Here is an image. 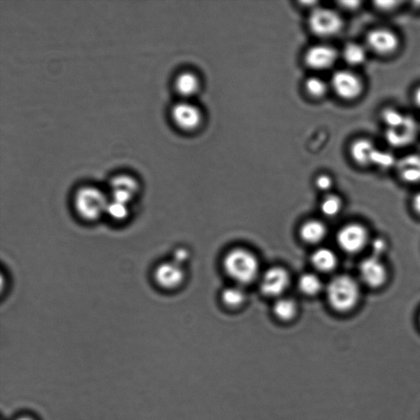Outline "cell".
<instances>
[{"mask_svg": "<svg viewBox=\"0 0 420 420\" xmlns=\"http://www.w3.org/2000/svg\"><path fill=\"white\" fill-rule=\"evenodd\" d=\"M111 199L108 193L93 185L81 186L73 196V208L82 221L95 223L106 216Z\"/></svg>", "mask_w": 420, "mask_h": 420, "instance_id": "1", "label": "cell"}, {"mask_svg": "<svg viewBox=\"0 0 420 420\" xmlns=\"http://www.w3.org/2000/svg\"><path fill=\"white\" fill-rule=\"evenodd\" d=\"M328 302L339 312L353 309L360 300L357 282L348 275H339L331 280L327 289Z\"/></svg>", "mask_w": 420, "mask_h": 420, "instance_id": "2", "label": "cell"}, {"mask_svg": "<svg viewBox=\"0 0 420 420\" xmlns=\"http://www.w3.org/2000/svg\"><path fill=\"white\" fill-rule=\"evenodd\" d=\"M223 266L228 275L243 284L253 282L259 273L257 258L245 249H234L228 252Z\"/></svg>", "mask_w": 420, "mask_h": 420, "instance_id": "3", "label": "cell"}, {"mask_svg": "<svg viewBox=\"0 0 420 420\" xmlns=\"http://www.w3.org/2000/svg\"><path fill=\"white\" fill-rule=\"evenodd\" d=\"M401 41L399 34L390 27L375 26L365 34L364 44L369 54L380 58H390L399 52Z\"/></svg>", "mask_w": 420, "mask_h": 420, "instance_id": "4", "label": "cell"}, {"mask_svg": "<svg viewBox=\"0 0 420 420\" xmlns=\"http://www.w3.org/2000/svg\"><path fill=\"white\" fill-rule=\"evenodd\" d=\"M331 85L337 97L345 102H355L365 90L362 77L348 70L337 71L332 76Z\"/></svg>", "mask_w": 420, "mask_h": 420, "instance_id": "5", "label": "cell"}, {"mask_svg": "<svg viewBox=\"0 0 420 420\" xmlns=\"http://www.w3.org/2000/svg\"><path fill=\"white\" fill-rule=\"evenodd\" d=\"M309 26L315 35L331 38L344 29V21L339 13L332 9L316 8L310 13Z\"/></svg>", "mask_w": 420, "mask_h": 420, "instance_id": "6", "label": "cell"}, {"mask_svg": "<svg viewBox=\"0 0 420 420\" xmlns=\"http://www.w3.org/2000/svg\"><path fill=\"white\" fill-rule=\"evenodd\" d=\"M140 184L138 178L130 173H120L111 178L108 194L111 202L129 205L138 198Z\"/></svg>", "mask_w": 420, "mask_h": 420, "instance_id": "7", "label": "cell"}, {"mask_svg": "<svg viewBox=\"0 0 420 420\" xmlns=\"http://www.w3.org/2000/svg\"><path fill=\"white\" fill-rule=\"evenodd\" d=\"M420 126L412 114H408L405 121L394 129H385V140L390 147L403 149L412 145L417 140Z\"/></svg>", "mask_w": 420, "mask_h": 420, "instance_id": "8", "label": "cell"}, {"mask_svg": "<svg viewBox=\"0 0 420 420\" xmlns=\"http://www.w3.org/2000/svg\"><path fill=\"white\" fill-rule=\"evenodd\" d=\"M369 235L366 228L359 223H350L341 227L337 235V244L346 253L360 252L368 243Z\"/></svg>", "mask_w": 420, "mask_h": 420, "instance_id": "9", "label": "cell"}, {"mask_svg": "<svg viewBox=\"0 0 420 420\" xmlns=\"http://www.w3.org/2000/svg\"><path fill=\"white\" fill-rule=\"evenodd\" d=\"M170 113L175 126L185 131L195 130L202 121V114L199 108L185 100L173 105Z\"/></svg>", "mask_w": 420, "mask_h": 420, "instance_id": "10", "label": "cell"}, {"mask_svg": "<svg viewBox=\"0 0 420 420\" xmlns=\"http://www.w3.org/2000/svg\"><path fill=\"white\" fill-rule=\"evenodd\" d=\"M153 278L161 289L173 290L177 289L184 281L185 273L181 264L172 260L159 264L154 268Z\"/></svg>", "mask_w": 420, "mask_h": 420, "instance_id": "11", "label": "cell"}, {"mask_svg": "<svg viewBox=\"0 0 420 420\" xmlns=\"http://www.w3.org/2000/svg\"><path fill=\"white\" fill-rule=\"evenodd\" d=\"M360 275L364 284L372 289H378L385 284L387 272L385 264L377 257L364 259L360 264Z\"/></svg>", "mask_w": 420, "mask_h": 420, "instance_id": "12", "label": "cell"}, {"mask_svg": "<svg viewBox=\"0 0 420 420\" xmlns=\"http://www.w3.org/2000/svg\"><path fill=\"white\" fill-rule=\"evenodd\" d=\"M378 148L376 143L371 138L360 136L350 144V158L357 166L372 167L373 159Z\"/></svg>", "mask_w": 420, "mask_h": 420, "instance_id": "13", "label": "cell"}, {"mask_svg": "<svg viewBox=\"0 0 420 420\" xmlns=\"http://www.w3.org/2000/svg\"><path fill=\"white\" fill-rule=\"evenodd\" d=\"M339 53L330 45H318L308 49L305 61L308 67L316 70H325L335 65Z\"/></svg>", "mask_w": 420, "mask_h": 420, "instance_id": "14", "label": "cell"}, {"mask_svg": "<svg viewBox=\"0 0 420 420\" xmlns=\"http://www.w3.org/2000/svg\"><path fill=\"white\" fill-rule=\"evenodd\" d=\"M290 277L284 268L273 267L264 273L260 289L268 296H277L283 293L289 286Z\"/></svg>", "mask_w": 420, "mask_h": 420, "instance_id": "15", "label": "cell"}, {"mask_svg": "<svg viewBox=\"0 0 420 420\" xmlns=\"http://www.w3.org/2000/svg\"><path fill=\"white\" fill-rule=\"evenodd\" d=\"M395 170L400 179L405 184H420V154L410 153L401 157Z\"/></svg>", "mask_w": 420, "mask_h": 420, "instance_id": "16", "label": "cell"}, {"mask_svg": "<svg viewBox=\"0 0 420 420\" xmlns=\"http://www.w3.org/2000/svg\"><path fill=\"white\" fill-rule=\"evenodd\" d=\"M369 50L364 44L350 41L345 45L342 49L341 56L346 65L350 67H362L367 63Z\"/></svg>", "mask_w": 420, "mask_h": 420, "instance_id": "17", "label": "cell"}, {"mask_svg": "<svg viewBox=\"0 0 420 420\" xmlns=\"http://www.w3.org/2000/svg\"><path fill=\"white\" fill-rule=\"evenodd\" d=\"M175 88L178 95L184 98L193 97L198 92L200 81L191 72H181L175 79Z\"/></svg>", "mask_w": 420, "mask_h": 420, "instance_id": "18", "label": "cell"}, {"mask_svg": "<svg viewBox=\"0 0 420 420\" xmlns=\"http://www.w3.org/2000/svg\"><path fill=\"white\" fill-rule=\"evenodd\" d=\"M327 234L325 225L317 220H310L300 228V236L305 241L315 244L321 241Z\"/></svg>", "mask_w": 420, "mask_h": 420, "instance_id": "19", "label": "cell"}, {"mask_svg": "<svg viewBox=\"0 0 420 420\" xmlns=\"http://www.w3.org/2000/svg\"><path fill=\"white\" fill-rule=\"evenodd\" d=\"M408 114L394 105H387L381 109L380 120L385 129H394V127L403 124Z\"/></svg>", "mask_w": 420, "mask_h": 420, "instance_id": "20", "label": "cell"}, {"mask_svg": "<svg viewBox=\"0 0 420 420\" xmlns=\"http://www.w3.org/2000/svg\"><path fill=\"white\" fill-rule=\"evenodd\" d=\"M313 266L323 272H330L337 264V255L330 249H318L312 255Z\"/></svg>", "mask_w": 420, "mask_h": 420, "instance_id": "21", "label": "cell"}, {"mask_svg": "<svg viewBox=\"0 0 420 420\" xmlns=\"http://www.w3.org/2000/svg\"><path fill=\"white\" fill-rule=\"evenodd\" d=\"M397 161L398 159H396L395 154L391 150L378 148L373 159L372 167L388 170L396 168Z\"/></svg>", "mask_w": 420, "mask_h": 420, "instance_id": "22", "label": "cell"}, {"mask_svg": "<svg viewBox=\"0 0 420 420\" xmlns=\"http://www.w3.org/2000/svg\"><path fill=\"white\" fill-rule=\"evenodd\" d=\"M300 290L308 296L318 293L322 289V282L313 273H307L300 277L299 280Z\"/></svg>", "mask_w": 420, "mask_h": 420, "instance_id": "23", "label": "cell"}, {"mask_svg": "<svg viewBox=\"0 0 420 420\" xmlns=\"http://www.w3.org/2000/svg\"><path fill=\"white\" fill-rule=\"evenodd\" d=\"M273 312L282 321H290L296 314V305L291 299H280L275 303Z\"/></svg>", "mask_w": 420, "mask_h": 420, "instance_id": "24", "label": "cell"}, {"mask_svg": "<svg viewBox=\"0 0 420 420\" xmlns=\"http://www.w3.org/2000/svg\"><path fill=\"white\" fill-rule=\"evenodd\" d=\"M244 291L237 287H229L223 291L222 299L225 305L230 307H237L244 302Z\"/></svg>", "mask_w": 420, "mask_h": 420, "instance_id": "25", "label": "cell"}, {"mask_svg": "<svg viewBox=\"0 0 420 420\" xmlns=\"http://www.w3.org/2000/svg\"><path fill=\"white\" fill-rule=\"evenodd\" d=\"M305 89L307 92L314 98H321L326 95L328 91V85L325 81L319 77H309L305 81Z\"/></svg>", "mask_w": 420, "mask_h": 420, "instance_id": "26", "label": "cell"}, {"mask_svg": "<svg viewBox=\"0 0 420 420\" xmlns=\"http://www.w3.org/2000/svg\"><path fill=\"white\" fill-rule=\"evenodd\" d=\"M130 207L117 202H109L106 216L115 222H122L129 218L130 214Z\"/></svg>", "mask_w": 420, "mask_h": 420, "instance_id": "27", "label": "cell"}, {"mask_svg": "<svg viewBox=\"0 0 420 420\" xmlns=\"http://www.w3.org/2000/svg\"><path fill=\"white\" fill-rule=\"evenodd\" d=\"M342 202L341 198L337 195H328L323 200L321 211L328 217L337 216L341 211Z\"/></svg>", "mask_w": 420, "mask_h": 420, "instance_id": "28", "label": "cell"}, {"mask_svg": "<svg viewBox=\"0 0 420 420\" xmlns=\"http://www.w3.org/2000/svg\"><path fill=\"white\" fill-rule=\"evenodd\" d=\"M405 2L401 1H374L372 3L375 10L382 13H395L398 11Z\"/></svg>", "mask_w": 420, "mask_h": 420, "instance_id": "29", "label": "cell"}, {"mask_svg": "<svg viewBox=\"0 0 420 420\" xmlns=\"http://www.w3.org/2000/svg\"><path fill=\"white\" fill-rule=\"evenodd\" d=\"M316 186L318 189L322 191L330 190L332 186V179L330 176L321 175L317 178Z\"/></svg>", "mask_w": 420, "mask_h": 420, "instance_id": "30", "label": "cell"}, {"mask_svg": "<svg viewBox=\"0 0 420 420\" xmlns=\"http://www.w3.org/2000/svg\"><path fill=\"white\" fill-rule=\"evenodd\" d=\"M374 257H380L387 248L386 241L382 239H378L373 241L372 244Z\"/></svg>", "mask_w": 420, "mask_h": 420, "instance_id": "31", "label": "cell"}, {"mask_svg": "<svg viewBox=\"0 0 420 420\" xmlns=\"http://www.w3.org/2000/svg\"><path fill=\"white\" fill-rule=\"evenodd\" d=\"M189 258V253L184 248H178L175 250V254H173V259L175 262L182 264L185 263L187 259Z\"/></svg>", "mask_w": 420, "mask_h": 420, "instance_id": "32", "label": "cell"}, {"mask_svg": "<svg viewBox=\"0 0 420 420\" xmlns=\"http://www.w3.org/2000/svg\"><path fill=\"white\" fill-rule=\"evenodd\" d=\"M342 8L350 12H356L362 8L363 2L362 1H342L339 2Z\"/></svg>", "mask_w": 420, "mask_h": 420, "instance_id": "33", "label": "cell"}, {"mask_svg": "<svg viewBox=\"0 0 420 420\" xmlns=\"http://www.w3.org/2000/svg\"><path fill=\"white\" fill-rule=\"evenodd\" d=\"M414 106L420 111V84L415 86L412 94Z\"/></svg>", "mask_w": 420, "mask_h": 420, "instance_id": "34", "label": "cell"}, {"mask_svg": "<svg viewBox=\"0 0 420 420\" xmlns=\"http://www.w3.org/2000/svg\"><path fill=\"white\" fill-rule=\"evenodd\" d=\"M413 207L419 214H420V193L414 196Z\"/></svg>", "mask_w": 420, "mask_h": 420, "instance_id": "35", "label": "cell"}, {"mask_svg": "<svg viewBox=\"0 0 420 420\" xmlns=\"http://www.w3.org/2000/svg\"><path fill=\"white\" fill-rule=\"evenodd\" d=\"M17 420H34V419H33L31 418H29V417H22V418L18 419Z\"/></svg>", "mask_w": 420, "mask_h": 420, "instance_id": "36", "label": "cell"}]
</instances>
